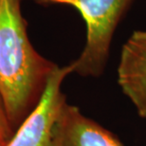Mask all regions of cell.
<instances>
[{"label": "cell", "mask_w": 146, "mask_h": 146, "mask_svg": "<svg viewBox=\"0 0 146 146\" xmlns=\"http://www.w3.org/2000/svg\"><path fill=\"white\" fill-rule=\"evenodd\" d=\"M56 66L30 42L21 0H0V95L13 126L34 109Z\"/></svg>", "instance_id": "1"}, {"label": "cell", "mask_w": 146, "mask_h": 146, "mask_svg": "<svg viewBox=\"0 0 146 146\" xmlns=\"http://www.w3.org/2000/svg\"><path fill=\"white\" fill-rule=\"evenodd\" d=\"M39 4L68 5L76 9L86 25V45L73 72L83 77H100L109 57L113 34L133 0H33Z\"/></svg>", "instance_id": "2"}, {"label": "cell", "mask_w": 146, "mask_h": 146, "mask_svg": "<svg viewBox=\"0 0 146 146\" xmlns=\"http://www.w3.org/2000/svg\"><path fill=\"white\" fill-rule=\"evenodd\" d=\"M70 73L71 64L63 68L56 66L40 101L5 146H55L56 124L66 104L62 84Z\"/></svg>", "instance_id": "3"}, {"label": "cell", "mask_w": 146, "mask_h": 146, "mask_svg": "<svg viewBox=\"0 0 146 146\" xmlns=\"http://www.w3.org/2000/svg\"><path fill=\"white\" fill-rule=\"evenodd\" d=\"M118 83L139 116L146 119V31H134L122 46Z\"/></svg>", "instance_id": "4"}, {"label": "cell", "mask_w": 146, "mask_h": 146, "mask_svg": "<svg viewBox=\"0 0 146 146\" xmlns=\"http://www.w3.org/2000/svg\"><path fill=\"white\" fill-rule=\"evenodd\" d=\"M55 146H124L109 130L66 103L55 129Z\"/></svg>", "instance_id": "5"}, {"label": "cell", "mask_w": 146, "mask_h": 146, "mask_svg": "<svg viewBox=\"0 0 146 146\" xmlns=\"http://www.w3.org/2000/svg\"><path fill=\"white\" fill-rule=\"evenodd\" d=\"M14 135L13 126L9 119L3 99L0 95V146H5Z\"/></svg>", "instance_id": "6"}]
</instances>
